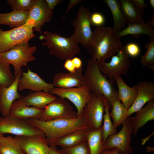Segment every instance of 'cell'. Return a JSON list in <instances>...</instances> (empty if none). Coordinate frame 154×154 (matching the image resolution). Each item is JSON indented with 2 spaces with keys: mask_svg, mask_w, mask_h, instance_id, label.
I'll return each instance as SVG.
<instances>
[{
  "mask_svg": "<svg viewBox=\"0 0 154 154\" xmlns=\"http://www.w3.org/2000/svg\"><path fill=\"white\" fill-rule=\"evenodd\" d=\"M120 38L110 27H97L86 49L91 59L97 62L105 61L115 55L123 46Z\"/></svg>",
  "mask_w": 154,
  "mask_h": 154,
  "instance_id": "1",
  "label": "cell"
},
{
  "mask_svg": "<svg viewBox=\"0 0 154 154\" xmlns=\"http://www.w3.org/2000/svg\"><path fill=\"white\" fill-rule=\"evenodd\" d=\"M28 121L44 132L50 146L57 139L76 130L89 129L88 125L83 116L74 119L60 118L46 121L31 118Z\"/></svg>",
  "mask_w": 154,
  "mask_h": 154,
  "instance_id": "2",
  "label": "cell"
},
{
  "mask_svg": "<svg viewBox=\"0 0 154 154\" xmlns=\"http://www.w3.org/2000/svg\"><path fill=\"white\" fill-rule=\"evenodd\" d=\"M84 76L92 94L103 95L111 108L114 102L118 99L117 90L113 85L115 80H108L100 70L97 62L92 59H88Z\"/></svg>",
  "mask_w": 154,
  "mask_h": 154,
  "instance_id": "3",
  "label": "cell"
},
{
  "mask_svg": "<svg viewBox=\"0 0 154 154\" xmlns=\"http://www.w3.org/2000/svg\"><path fill=\"white\" fill-rule=\"evenodd\" d=\"M44 35H41L39 38L46 40L42 43V45L50 49L51 54L63 60L72 59L79 53L80 48L73 35L70 37L66 38L56 33L47 31H44Z\"/></svg>",
  "mask_w": 154,
  "mask_h": 154,
  "instance_id": "4",
  "label": "cell"
},
{
  "mask_svg": "<svg viewBox=\"0 0 154 154\" xmlns=\"http://www.w3.org/2000/svg\"><path fill=\"white\" fill-rule=\"evenodd\" d=\"M36 50V46H30L28 43L21 44L14 46L7 52L0 53V58L13 65L16 77L22 66L27 67L28 62L35 60L33 54Z\"/></svg>",
  "mask_w": 154,
  "mask_h": 154,
  "instance_id": "5",
  "label": "cell"
},
{
  "mask_svg": "<svg viewBox=\"0 0 154 154\" xmlns=\"http://www.w3.org/2000/svg\"><path fill=\"white\" fill-rule=\"evenodd\" d=\"M33 29V26L26 23L7 31L0 29V53L7 52L15 45L28 43L35 37Z\"/></svg>",
  "mask_w": 154,
  "mask_h": 154,
  "instance_id": "6",
  "label": "cell"
},
{
  "mask_svg": "<svg viewBox=\"0 0 154 154\" xmlns=\"http://www.w3.org/2000/svg\"><path fill=\"white\" fill-rule=\"evenodd\" d=\"M7 133L15 136L45 135L41 130L30 124L28 119L16 118L9 114L0 116V135Z\"/></svg>",
  "mask_w": 154,
  "mask_h": 154,
  "instance_id": "7",
  "label": "cell"
},
{
  "mask_svg": "<svg viewBox=\"0 0 154 154\" xmlns=\"http://www.w3.org/2000/svg\"><path fill=\"white\" fill-rule=\"evenodd\" d=\"M59 98L67 99L72 102L76 108L77 117L82 116L84 109L92 98V93L88 86L68 88L54 87L50 92Z\"/></svg>",
  "mask_w": 154,
  "mask_h": 154,
  "instance_id": "8",
  "label": "cell"
},
{
  "mask_svg": "<svg viewBox=\"0 0 154 154\" xmlns=\"http://www.w3.org/2000/svg\"><path fill=\"white\" fill-rule=\"evenodd\" d=\"M117 53V55L112 56L109 62L105 61L97 62L100 70L110 79L127 75L130 67V61L124 46H122Z\"/></svg>",
  "mask_w": 154,
  "mask_h": 154,
  "instance_id": "9",
  "label": "cell"
},
{
  "mask_svg": "<svg viewBox=\"0 0 154 154\" xmlns=\"http://www.w3.org/2000/svg\"><path fill=\"white\" fill-rule=\"evenodd\" d=\"M105 98L102 95L92 94L91 98L84 109L82 116L86 120L90 130H95L102 127Z\"/></svg>",
  "mask_w": 154,
  "mask_h": 154,
  "instance_id": "10",
  "label": "cell"
},
{
  "mask_svg": "<svg viewBox=\"0 0 154 154\" xmlns=\"http://www.w3.org/2000/svg\"><path fill=\"white\" fill-rule=\"evenodd\" d=\"M122 125V128L118 133L108 137L104 149L110 150L117 148L121 154H132L133 149L130 144L133 129L129 118H127Z\"/></svg>",
  "mask_w": 154,
  "mask_h": 154,
  "instance_id": "11",
  "label": "cell"
},
{
  "mask_svg": "<svg viewBox=\"0 0 154 154\" xmlns=\"http://www.w3.org/2000/svg\"><path fill=\"white\" fill-rule=\"evenodd\" d=\"M91 13L88 9L82 5L79 8L75 19L72 22L75 28L73 35L78 44L85 48L89 43L93 32L91 28Z\"/></svg>",
  "mask_w": 154,
  "mask_h": 154,
  "instance_id": "12",
  "label": "cell"
},
{
  "mask_svg": "<svg viewBox=\"0 0 154 154\" xmlns=\"http://www.w3.org/2000/svg\"><path fill=\"white\" fill-rule=\"evenodd\" d=\"M77 117L76 112L69 103L65 99L58 98L43 109L38 119L46 121L57 118Z\"/></svg>",
  "mask_w": 154,
  "mask_h": 154,
  "instance_id": "13",
  "label": "cell"
},
{
  "mask_svg": "<svg viewBox=\"0 0 154 154\" xmlns=\"http://www.w3.org/2000/svg\"><path fill=\"white\" fill-rule=\"evenodd\" d=\"M53 14V11L48 9L45 0H35L29 11L26 23L33 26L34 30L42 33V27L45 23L51 21Z\"/></svg>",
  "mask_w": 154,
  "mask_h": 154,
  "instance_id": "14",
  "label": "cell"
},
{
  "mask_svg": "<svg viewBox=\"0 0 154 154\" xmlns=\"http://www.w3.org/2000/svg\"><path fill=\"white\" fill-rule=\"evenodd\" d=\"M25 154H49L50 146L45 135H15Z\"/></svg>",
  "mask_w": 154,
  "mask_h": 154,
  "instance_id": "15",
  "label": "cell"
},
{
  "mask_svg": "<svg viewBox=\"0 0 154 154\" xmlns=\"http://www.w3.org/2000/svg\"><path fill=\"white\" fill-rule=\"evenodd\" d=\"M54 87L52 83L46 82L38 74L28 68L27 72H22L19 80L18 90L22 91L26 89L35 92H50Z\"/></svg>",
  "mask_w": 154,
  "mask_h": 154,
  "instance_id": "16",
  "label": "cell"
},
{
  "mask_svg": "<svg viewBox=\"0 0 154 154\" xmlns=\"http://www.w3.org/2000/svg\"><path fill=\"white\" fill-rule=\"evenodd\" d=\"M22 72L21 68L18 73L15 81L9 87L0 85V108L3 117L9 114L10 108L13 102L22 96L18 92V84Z\"/></svg>",
  "mask_w": 154,
  "mask_h": 154,
  "instance_id": "17",
  "label": "cell"
},
{
  "mask_svg": "<svg viewBox=\"0 0 154 154\" xmlns=\"http://www.w3.org/2000/svg\"><path fill=\"white\" fill-rule=\"evenodd\" d=\"M82 70L81 68L73 72L57 73L53 76L52 84L54 87L64 88L84 86L86 84Z\"/></svg>",
  "mask_w": 154,
  "mask_h": 154,
  "instance_id": "18",
  "label": "cell"
},
{
  "mask_svg": "<svg viewBox=\"0 0 154 154\" xmlns=\"http://www.w3.org/2000/svg\"><path fill=\"white\" fill-rule=\"evenodd\" d=\"M136 86L137 96L133 103L127 110L128 117L140 110L147 102L154 100V84L153 82L142 81Z\"/></svg>",
  "mask_w": 154,
  "mask_h": 154,
  "instance_id": "19",
  "label": "cell"
},
{
  "mask_svg": "<svg viewBox=\"0 0 154 154\" xmlns=\"http://www.w3.org/2000/svg\"><path fill=\"white\" fill-rule=\"evenodd\" d=\"M22 96L13 102L11 107L9 114L22 119H28L31 118L39 119L43 109L28 106L23 100Z\"/></svg>",
  "mask_w": 154,
  "mask_h": 154,
  "instance_id": "20",
  "label": "cell"
},
{
  "mask_svg": "<svg viewBox=\"0 0 154 154\" xmlns=\"http://www.w3.org/2000/svg\"><path fill=\"white\" fill-rule=\"evenodd\" d=\"M136 113L135 116L129 117L135 135L138 129L143 127L148 121L154 120V100L148 102Z\"/></svg>",
  "mask_w": 154,
  "mask_h": 154,
  "instance_id": "21",
  "label": "cell"
},
{
  "mask_svg": "<svg viewBox=\"0 0 154 154\" xmlns=\"http://www.w3.org/2000/svg\"><path fill=\"white\" fill-rule=\"evenodd\" d=\"M22 98L28 106H32L43 109L49 104L57 100L58 98L49 92L40 91H30L25 96H22Z\"/></svg>",
  "mask_w": 154,
  "mask_h": 154,
  "instance_id": "22",
  "label": "cell"
},
{
  "mask_svg": "<svg viewBox=\"0 0 154 154\" xmlns=\"http://www.w3.org/2000/svg\"><path fill=\"white\" fill-rule=\"evenodd\" d=\"M114 80L118 87V99L127 110L133 103L137 94V86L129 87L124 82L121 76H118Z\"/></svg>",
  "mask_w": 154,
  "mask_h": 154,
  "instance_id": "23",
  "label": "cell"
},
{
  "mask_svg": "<svg viewBox=\"0 0 154 154\" xmlns=\"http://www.w3.org/2000/svg\"><path fill=\"white\" fill-rule=\"evenodd\" d=\"M110 9L113 17L114 25L112 29L116 33L125 28L128 21L121 10L119 1L117 0H104Z\"/></svg>",
  "mask_w": 154,
  "mask_h": 154,
  "instance_id": "24",
  "label": "cell"
},
{
  "mask_svg": "<svg viewBox=\"0 0 154 154\" xmlns=\"http://www.w3.org/2000/svg\"><path fill=\"white\" fill-rule=\"evenodd\" d=\"M127 26L120 31L116 33L121 37L129 35H139L145 34L149 36L151 40H154V30L149 23H129Z\"/></svg>",
  "mask_w": 154,
  "mask_h": 154,
  "instance_id": "25",
  "label": "cell"
},
{
  "mask_svg": "<svg viewBox=\"0 0 154 154\" xmlns=\"http://www.w3.org/2000/svg\"><path fill=\"white\" fill-rule=\"evenodd\" d=\"M89 130L79 129L76 130L57 139L53 145L60 146L62 148H69L76 146L87 140Z\"/></svg>",
  "mask_w": 154,
  "mask_h": 154,
  "instance_id": "26",
  "label": "cell"
},
{
  "mask_svg": "<svg viewBox=\"0 0 154 154\" xmlns=\"http://www.w3.org/2000/svg\"><path fill=\"white\" fill-rule=\"evenodd\" d=\"M29 11H13L7 13H0V25H7L13 28L22 26L26 23Z\"/></svg>",
  "mask_w": 154,
  "mask_h": 154,
  "instance_id": "27",
  "label": "cell"
},
{
  "mask_svg": "<svg viewBox=\"0 0 154 154\" xmlns=\"http://www.w3.org/2000/svg\"><path fill=\"white\" fill-rule=\"evenodd\" d=\"M121 10L129 23H144L142 17L144 11L138 9L131 0L119 1Z\"/></svg>",
  "mask_w": 154,
  "mask_h": 154,
  "instance_id": "28",
  "label": "cell"
},
{
  "mask_svg": "<svg viewBox=\"0 0 154 154\" xmlns=\"http://www.w3.org/2000/svg\"><path fill=\"white\" fill-rule=\"evenodd\" d=\"M102 127L95 130H88L87 139L90 154H101L104 149L105 144L102 140Z\"/></svg>",
  "mask_w": 154,
  "mask_h": 154,
  "instance_id": "29",
  "label": "cell"
},
{
  "mask_svg": "<svg viewBox=\"0 0 154 154\" xmlns=\"http://www.w3.org/2000/svg\"><path fill=\"white\" fill-rule=\"evenodd\" d=\"M0 154H25L17 139L9 136L0 135Z\"/></svg>",
  "mask_w": 154,
  "mask_h": 154,
  "instance_id": "30",
  "label": "cell"
},
{
  "mask_svg": "<svg viewBox=\"0 0 154 154\" xmlns=\"http://www.w3.org/2000/svg\"><path fill=\"white\" fill-rule=\"evenodd\" d=\"M111 109L112 110L110 113V116L113 120L114 125L117 128V126L122 124L128 117L127 110L118 99L114 102Z\"/></svg>",
  "mask_w": 154,
  "mask_h": 154,
  "instance_id": "31",
  "label": "cell"
},
{
  "mask_svg": "<svg viewBox=\"0 0 154 154\" xmlns=\"http://www.w3.org/2000/svg\"><path fill=\"white\" fill-rule=\"evenodd\" d=\"M105 108L103 117V124L102 127V140L105 144L106 140L109 136L117 133V128L114 125L110 116V106L105 98Z\"/></svg>",
  "mask_w": 154,
  "mask_h": 154,
  "instance_id": "32",
  "label": "cell"
},
{
  "mask_svg": "<svg viewBox=\"0 0 154 154\" xmlns=\"http://www.w3.org/2000/svg\"><path fill=\"white\" fill-rule=\"evenodd\" d=\"M16 78V77L12 73L10 64L0 58V85L8 87Z\"/></svg>",
  "mask_w": 154,
  "mask_h": 154,
  "instance_id": "33",
  "label": "cell"
},
{
  "mask_svg": "<svg viewBox=\"0 0 154 154\" xmlns=\"http://www.w3.org/2000/svg\"><path fill=\"white\" fill-rule=\"evenodd\" d=\"M147 49L144 54L141 56L140 62L144 66L148 67L152 71L154 70V40H151L145 45Z\"/></svg>",
  "mask_w": 154,
  "mask_h": 154,
  "instance_id": "34",
  "label": "cell"
},
{
  "mask_svg": "<svg viewBox=\"0 0 154 154\" xmlns=\"http://www.w3.org/2000/svg\"><path fill=\"white\" fill-rule=\"evenodd\" d=\"M35 0H7V2L13 11H30Z\"/></svg>",
  "mask_w": 154,
  "mask_h": 154,
  "instance_id": "35",
  "label": "cell"
},
{
  "mask_svg": "<svg viewBox=\"0 0 154 154\" xmlns=\"http://www.w3.org/2000/svg\"><path fill=\"white\" fill-rule=\"evenodd\" d=\"M61 150L64 154H90L87 139L74 146L62 148Z\"/></svg>",
  "mask_w": 154,
  "mask_h": 154,
  "instance_id": "36",
  "label": "cell"
},
{
  "mask_svg": "<svg viewBox=\"0 0 154 154\" xmlns=\"http://www.w3.org/2000/svg\"><path fill=\"white\" fill-rule=\"evenodd\" d=\"M90 19L91 25L93 27H102L105 23L104 16L99 12H94L91 14Z\"/></svg>",
  "mask_w": 154,
  "mask_h": 154,
  "instance_id": "37",
  "label": "cell"
},
{
  "mask_svg": "<svg viewBox=\"0 0 154 154\" xmlns=\"http://www.w3.org/2000/svg\"><path fill=\"white\" fill-rule=\"evenodd\" d=\"M125 50L128 56L132 57L138 56L140 53L139 46L134 42H130L124 46Z\"/></svg>",
  "mask_w": 154,
  "mask_h": 154,
  "instance_id": "38",
  "label": "cell"
},
{
  "mask_svg": "<svg viewBox=\"0 0 154 154\" xmlns=\"http://www.w3.org/2000/svg\"><path fill=\"white\" fill-rule=\"evenodd\" d=\"M64 67L69 72H74L76 69L73 64L72 59H68L65 60Z\"/></svg>",
  "mask_w": 154,
  "mask_h": 154,
  "instance_id": "39",
  "label": "cell"
},
{
  "mask_svg": "<svg viewBox=\"0 0 154 154\" xmlns=\"http://www.w3.org/2000/svg\"><path fill=\"white\" fill-rule=\"evenodd\" d=\"M132 1L138 9L143 11L148 5V4L145 3L144 0H132Z\"/></svg>",
  "mask_w": 154,
  "mask_h": 154,
  "instance_id": "40",
  "label": "cell"
},
{
  "mask_svg": "<svg viewBox=\"0 0 154 154\" xmlns=\"http://www.w3.org/2000/svg\"><path fill=\"white\" fill-rule=\"evenodd\" d=\"M49 9L52 11L55 7L63 1L62 0H45Z\"/></svg>",
  "mask_w": 154,
  "mask_h": 154,
  "instance_id": "41",
  "label": "cell"
},
{
  "mask_svg": "<svg viewBox=\"0 0 154 154\" xmlns=\"http://www.w3.org/2000/svg\"><path fill=\"white\" fill-rule=\"evenodd\" d=\"M82 0H70L69 1L68 3L66 11V12L62 18V20L63 21L65 18L67 14L70 10L72 7L75 6L77 4H79L80 2L82 1Z\"/></svg>",
  "mask_w": 154,
  "mask_h": 154,
  "instance_id": "42",
  "label": "cell"
},
{
  "mask_svg": "<svg viewBox=\"0 0 154 154\" xmlns=\"http://www.w3.org/2000/svg\"><path fill=\"white\" fill-rule=\"evenodd\" d=\"M72 60L76 69L82 68V62L79 58L74 57L72 59Z\"/></svg>",
  "mask_w": 154,
  "mask_h": 154,
  "instance_id": "43",
  "label": "cell"
},
{
  "mask_svg": "<svg viewBox=\"0 0 154 154\" xmlns=\"http://www.w3.org/2000/svg\"><path fill=\"white\" fill-rule=\"evenodd\" d=\"M49 154H64L61 150L58 149L56 146L52 145L50 146Z\"/></svg>",
  "mask_w": 154,
  "mask_h": 154,
  "instance_id": "44",
  "label": "cell"
},
{
  "mask_svg": "<svg viewBox=\"0 0 154 154\" xmlns=\"http://www.w3.org/2000/svg\"><path fill=\"white\" fill-rule=\"evenodd\" d=\"M101 154H121L119 149L117 148H114L113 149L103 150Z\"/></svg>",
  "mask_w": 154,
  "mask_h": 154,
  "instance_id": "45",
  "label": "cell"
},
{
  "mask_svg": "<svg viewBox=\"0 0 154 154\" xmlns=\"http://www.w3.org/2000/svg\"><path fill=\"white\" fill-rule=\"evenodd\" d=\"M154 134V131H153L152 133L151 134L149 135L148 136L146 137V138L143 139H142V142L141 143V144L142 145H143L148 140H149L151 137Z\"/></svg>",
  "mask_w": 154,
  "mask_h": 154,
  "instance_id": "46",
  "label": "cell"
},
{
  "mask_svg": "<svg viewBox=\"0 0 154 154\" xmlns=\"http://www.w3.org/2000/svg\"><path fill=\"white\" fill-rule=\"evenodd\" d=\"M151 27L154 26V13H153L152 17L151 19V20L149 23Z\"/></svg>",
  "mask_w": 154,
  "mask_h": 154,
  "instance_id": "47",
  "label": "cell"
},
{
  "mask_svg": "<svg viewBox=\"0 0 154 154\" xmlns=\"http://www.w3.org/2000/svg\"><path fill=\"white\" fill-rule=\"evenodd\" d=\"M146 151L148 152L154 151V147H151L149 146H147L146 148Z\"/></svg>",
  "mask_w": 154,
  "mask_h": 154,
  "instance_id": "48",
  "label": "cell"
},
{
  "mask_svg": "<svg viewBox=\"0 0 154 154\" xmlns=\"http://www.w3.org/2000/svg\"><path fill=\"white\" fill-rule=\"evenodd\" d=\"M149 3L151 7L154 10V0H149Z\"/></svg>",
  "mask_w": 154,
  "mask_h": 154,
  "instance_id": "49",
  "label": "cell"
},
{
  "mask_svg": "<svg viewBox=\"0 0 154 154\" xmlns=\"http://www.w3.org/2000/svg\"><path fill=\"white\" fill-rule=\"evenodd\" d=\"M1 114V110H0V114Z\"/></svg>",
  "mask_w": 154,
  "mask_h": 154,
  "instance_id": "50",
  "label": "cell"
}]
</instances>
